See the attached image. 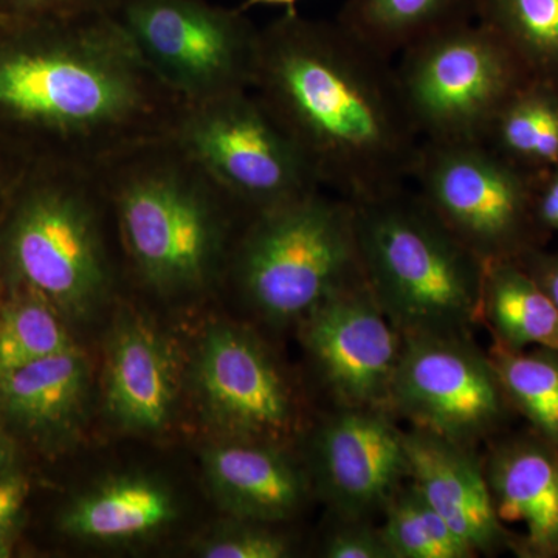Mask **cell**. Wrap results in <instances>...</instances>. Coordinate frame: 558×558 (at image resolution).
Returning <instances> with one entry per match:
<instances>
[{
  "instance_id": "cell-7",
  "label": "cell",
  "mask_w": 558,
  "mask_h": 558,
  "mask_svg": "<svg viewBox=\"0 0 558 558\" xmlns=\"http://www.w3.org/2000/svg\"><path fill=\"white\" fill-rule=\"evenodd\" d=\"M395 69L422 142L487 143L501 110L531 80L497 33L472 20L411 44Z\"/></svg>"
},
{
  "instance_id": "cell-14",
  "label": "cell",
  "mask_w": 558,
  "mask_h": 558,
  "mask_svg": "<svg viewBox=\"0 0 558 558\" xmlns=\"http://www.w3.org/2000/svg\"><path fill=\"white\" fill-rule=\"evenodd\" d=\"M329 407H388L403 333L385 317L363 279L330 296L299 325Z\"/></svg>"
},
{
  "instance_id": "cell-30",
  "label": "cell",
  "mask_w": 558,
  "mask_h": 558,
  "mask_svg": "<svg viewBox=\"0 0 558 558\" xmlns=\"http://www.w3.org/2000/svg\"><path fill=\"white\" fill-rule=\"evenodd\" d=\"M116 0H0V20L78 21L109 14Z\"/></svg>"
},
{
  "instance_id": "cell-4",
  "label": "cell",
  "mask_w": 558,
  "mask_h": 558,
  "mask_svg": "<svg viewBox=\"0 0 558 558\" xmlns=\"http://www.w3.org/2000/svg\"><path fill=\"white\" fill-rule=\"evenodd\" d=\"M116 223L97 170L28 161L0 211L2 289L36 293L65 319L86 318L116 290Z\"/></svg>"
},
{
  "instance_id": "cell-11",
  "label": "cell",
  "mask_w": 558,
  "mask_h": 558,
  "mask_svg": "<svg viewBox=\"0 0 558 558\" xmlns=\"http://www.w3.org/2000/svg\"><path fill=\"white\" fill-rule=\"evenodd\" d=\"M197 409L219 439L295 447L312 421L299 384L256 330L211 323L191 365Z\"/></svg>"
},
{
  "instance_id": "cell-18",
  "label": "cell",
  "mask_w": 558,
  "mask_h": 558,
  "mask_svg": "<svg viewBox=\"0 0 558 558\" xmlns=\"http://www.w3.org/2000/svg\"><path fill=\"white\" fill-rule=\"evenodd\" d=\"M105 409L120 428L159 433L174 416L179 362L170 340L148 319L117 322L106 351Z\"/></svg>"
},
{
  "instance_id": "cell-27",
  "label": "cell",
  "mask_w": 558,
  "mask_h": 558,
  "mask_svg": "<svg viewBox=\"0 0 558 558\" xmlns=\"http://www.w3.org/2000/svg\"><path fill=\"white\" fill-rule=\"evenodd\" d=\"M380 531L392 558L478 557L410 480L389 498Z\"/></svg>"
},
{
  "instance_id": "cell-8",
  "label": "cell",
  "mask_w": 558,
  "mask_h": 558,
  "mask_svg": "<svg viewBox=\"0 0 558 558\" xmlns=\"http://www.w3.org/2000/svg\"><path fill=\"white\" fill-rule=\"evenodd\" d=\"M411 179L417 194L483 260H520L546 247L535 215V179L486 142H422Z\"/></svg>"
},
{
  "instance_id": "cell-3",
  "label": "cell",
  "mask_w": 558,
  "mask_h": 558,
  "mask_svg": "<svg viewBox=\"0 0 558 558\" xmlns=\"http://www.w3.org/2000/svg\"><path fill=\"white\" fill-rule=\"evenodd\" d=\"M121 258L160 299L215 288L248 215L171 135L121 150L95 167Z\"/></svg>"
},
{
  "instance_id": "cell-10",
  "label": "cell",
  "mask_w": 558,
  "mask_h": 558,
  "mask_svg": "<svg viewBox=\"0 0 558 558\" xmlns=\"http://www.w3.org/2000/svg\"><path fill=\"white\" fill-rule=\"evenodd\" d=\"M170 135L248 216L322 190L303 150L253 90L183 105Z\"/></svg>"
},
{
  "instance_id": "cell-24",
  "label": "cell",
  "mask_w": 558,
  "mask_h": 558,
  "mask_svg": "<svg viewBox=\"0 0 558 558\" xmlns=\"http://www.w3.org/2000/svg\"><path fill=\"white\" fill-rule=\"evenodd\" d=\"M476 16L532 80L558 87V0H476Z\"/></svg>"
},
{
  "instance_id": "cell-15",
  "label": "cell",
  "mask_w": 558,
  "mask_h": 558,
  "mask_svg": "<svg viewBox=\"0 0 558 558\" xmlns=\"http://www.w3.org/2000/svg\"><path fill=\"white\" fill-rule=\"evenodd\" d=\"M405 450L411 483L478 557H519L520 532L498 519L481 449L409 427Z\"/></svg>"
},
{
  "instance_id": "cell-37",
  "label": "cell",
  "mask_w": 558,
  "mask_h": 558,
  "mask_svg": "<svg viewBox=\"0 0 558 558\" xmlns=\"http://www.w3.org/2000/svg\"><path fill=\"white\" fill-rule=\"evenodd\" d=\"M0 296H2V286H0Z\"/></svg>"
},
{
  "instance_id": "cell-31",
  "label": "cell",
  "mask_w": 558,
  "mask_h": 558,
  "mask_svg": "<svg viewBox=\"0 0 558 558\" xmlns=\"http://www.w3.org/2000/svg\"><path fill=\"white\" fill-rule=\"evenodd\" d=\"M31 494L27 476L16 468L0 473V558L11 556Z\"/></svg>"
},
{
  "instance_id": "cell-12",
  "label": "cell",
  "mask_w": 558,
  "mask_h": 558,
  "mask_svg": "<svg viewBox=\"0 0 558 558\" xmlns=\"http://www.w3.org/2000/svg\"><path fill=\"white\" fill-rule=\"evenodd\" d=\"M389 410L411 428L484 449L517 416L488 351L472 333L403 336Z\"/></svg>"
},
{
  "instance_id": "cell-28",
  "label": "cell",
  "mask_w": 558,
  "mask_h": 558,
  "mask_svg": "<svg viewBox=\"0 0 558 558\" xmlns=\"http://www.w3.org/2000/svg\"><path fill=\"white\" fill-rule=\"evenodd\" d=\"M278 523L234 519L219 524L201 539L196 554L207 558H289L295 554V542Z\"/></svg>"
},
{
  "instance_id": "cell-20",
  "label": "cell",
  "mask_w": 558,
  "mask_h": 558,
  "mask_svg": "<svg viewBox=\"0 0 558 558\" xmlns=\"http://www.w3.org/2000/svg\"><path fill=\"white\" fill-rule=\"evenodd\" d=\"M178 501L167 484L148 475L112 476L62 509L58 527L95 545H126L159 534L178 519Z\"/></svg>"
},
{
  "instance_id": "cell-16",
  "label": "cell",
  "mask_w": 558,
  "mask_h": 558,
  "mask_svg": "<svg viewBox=\"0 0 558 558\" xmlns=\"http://www.w3.org/2000/svg\"><path fill=\"white\" fill-rule=\"evenodd\" d=\"M498 519L523 524L520 558H558V449L526 427L508 429L483 451Z\"/></svg>"
},
{
  "instance_id": "cell-9",
  "label": "cell",
  "mask_w": 558,
  "mask_h": 558,
  "mask_svg": "<svg viewBox=\"0 0 558 558\" xmlns=\"http://www.w3.org/2000/svg\"><path fill=\"white\" fill-rule=\"evenodd\" d=\"M245 10L207 0H116L109 16L185 105L252 90L259 33Z\"/></svg>"
},
{
  "instance_id": "cell-29",
  "label": "cell",
  "mask_w": 558,
  "mask_h": 558,
  "mask_svg": "<svg viewBox=\"0 0 558 558\" xmlns=\"http://www.w3.org/2000/svg\"><path fill=\"white\" fill-rule=\"evenodd\" d=\"M330 517L332 523L319 545V557L392 558L377 521Z\"/></svg>"
},
{
  "instance_id": "cell-17",
  "label": "cell",
  "mask_w": 558,
  "mask_h": 558,
  "mask_svg": "<svg viewBox=\"0 0 558 558\" xmlns=\"http://www.w3.org/2000/svg\"><path fill=\"white\" fill-rule=\"evenodd\" d=\"M295 447L219 439L204 450L205 480L220 509L234 519L282 524L314 495L310 472Z\"/></svg>"
},
{
  "instance_id": "cell-13",
  "label": "cell",
  "mask_w": 558,
  "mask_h": 558,
  "mask_svg": "<svg viewBox=\"0 0 558 558\" xmlns=\"http://www.w3.org/2000/svg\"><path fill=\"white\" fill-rule=\"evenodd\" d=\"M301 444L314 495L330 515L377 521L409 480L405 429L388 407H329Z\"/></svg>"
},
{
  "instance_id": "cell-21",
  "label": "cell",
  "mask_w": 558,
  "mask_h": 558,
  "mask_svg": "<svg viewBox=\"0 0 558 558\" xmlns=\"http://www.w3.org/2000/svg\"><path fill=\"white\" fill-rule=\"evenodd\" d=\"M481 326L490 332L492 348L542 347L558 352V311L517 260L486 264Z\"/></svg>"
},
{
  "instance_id": "cell-26",
  "label": "cell",
  "mask_w": 558,
  "mask_h": 558,
  "mask_svg": "<svg viewBox=\"0 0 558 558\" xmlns=\"http://www.w3.org/2000/svg\"><path fill=\"white\" fill-rule=\"evenodd\" d=\"M65 318L49 301L22 289L0 296V374L75 348Z\"/></svg>"
},
{
  "instance_id": "cell-2",
  "label": "cell",
  "mask_w": 558,
  "mask_h": 558,
  "mask_svg": "<svg viewBox=\"0 0 558 558\" xmlns=\"http://www.w3.org/2000/svg\"><path fill=\"white\" fill-rule=\"evenodd\" d=\"M389 60L339 21L286 11L260 28L252 90L295 140L322 189L352 204L402 189L421 148Z\"/></svg>"
},
{
  "instance_id": "cell-35",
  "label": "cell",
  "mask_w": 558,
  "mask_h": 558,
  "mask_svg": "<svg viewBox=\"0 0 558 558\" xmlns=\"http://www.w3.org/2000/svg\"><path fill=\"white\" fill-rule=\"evenodd\" d=\"M16 444L0 422V473L16 468Z\"/></svg>"
},
{
  "instance_id": "cell-6",
  "label": "cell",
  "mask_w": 558,
  "mask_h": 558,
  "mask_svg": "<svg viewBox=\"0 0 558 558\" xmlns=\"http://www.w3.org/2000/svg\"><path fill=\"white\" fill-rule=\"evenodd\" d=\"M223 277L259 322L299 328L319 304L363 279L354 204L317 190L248 216Z\"/></svg>"
},
{
  "instance_id": "cell-34",
  "label": "cell",
  "mask_w": 558,
  "mask_h": 558,
  "mask_svg": "<svg viewBox=\"0 0 558 558\" xmlns=\"http://www.w3.org/2000/svg\"><path fill=\"white\" fill-rule=\"evenodd\" d=\"M27 163L28 160L24 156L7 145L3 140H0V211H2L5 202L9 201L11 191H13Z\"/></svg>"
},
{
  "instance_id": "cell-25",
  "label": "cell",
  "mask_w": 558,
  "mask_h": 558,
  "mask_svg": "<svg viewBox=\"0 0 558 558\" xmlns=\"http://www.w3.org/2000/svg\"><path fill=\"white\" fill-rule=\"evenodd\" d=\"M499 384L517 417L558 449V352L488 348Z\"/></svg>"
},
{
  "instance_id": "cell-19",
  "label": "cell",
  "mask_w": 558,
  "mask_h": 558,
  "mask_svg": "<svg viewBox=\"0 0 558 558\" xmlns=\"http://www.w3.org/2000/svg\"><path fill=\"white\" fill-rule=\"evenodd\" d=\"M90 385L78 347L0 374V422L39 449H58L78 429Z\"/></svg>"
},
{
  "instance_id": "cell-36",
  "label": "cell",
  "mask_w": 558,
  "mask_h": 558,
  "mask_svg": "<svg viewBox=\"0 0 558 558\" xmlns=\"http://www.w3.org/2000/svg\"><path fill=\"white\" fill-rule=\"evenodd\" d=\"M300 0H247L242 7V10H247L250 7L256 5H275V7H286L288 11H296V3Z\"/></svg>"
},
{
  "instance_id": "cell-1",
  "label": "cell",
  "mask_w": 558,
  "mask_h": 558,
  "mask_svg": "<svg viewBox=\"0 0 558 558\" xmlns=\"http://www.w3.org/2000/svg\"><path fill=\"white\" fill-rule=\"evenodd\" d=\"M183 105L109 14L0 20V140L28 161L98 167L170 135Z\"/></svg>"
},
{
  "instance_id": "cell-32",
  "label": "cell",
  "mask_w": 558,
  "mask_h": 558,
  "mask_svg": "<svg viewBox=\"0 0 558 558\" xmlns=\"http://www.w3.org/2000/svg\"><path fill=\"white\" fill-rule=\"evenodd\" d=\"M517 263L534 278L558 311V250L534 248Z\"/></svg>"
},
{
  "instance_id": "cell-5",
  "label": "cell",
  "mask_w": 558,
  "mask_h": 558,
  "mask_svg": "<svg viewBox=\"0 0 558 558\" xmlns=\"http://www.w3.org/2000/svg\"><path fill=\"white\" fill-rule=\"evenodd\" d=\"M360 269L385 317L403 336L475 333L486 264L417 193L354 204Z\"/></svg>"
},
{
  "instance_id": "cell-22",
  "label": "cell",
  "mask_w": 558,
  "mask_h": 558,
  "mask_svg": "<svg viewBox=\"0 0 558 558\" xmlns=\"http://www.w3.org/2000/svg\"><path fill=\"white\" fill-rule=\"evenodd\" d=\"M476 16V0H347L339 22L384 57Z\"/></svg>"
},
{
  "instance_id": "cell-33",
  "label": "cell",
  "mask_w": 558,
  "mask_h": 558,
  "mask_svg": "<svg viewBox=\"0 0 558 558\" xmlns=\"http://www.w3.org/2000/svg\"><path fill=\"white\" fill-rule=\"evenodd\" d=\"M535 215L549 236L558 234V165L535 179Z\"/></svg>"
},
{
  "instance_id": "cell-23",
  "label": "cell",
  "mask_w": 558,
  "mask_h": 558,
  "mask_svg": "<svg viewBox=\"0 0 558 558\" xmlns=\"http://www.w3.org/2000/svg\"><path fill=\"white\" fill-rule=\"evenodd\" d=\"M488 145L538 178L558 165V87L529 80L499 113Z\"/></svg>"
}]
</instances>
